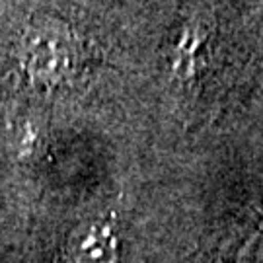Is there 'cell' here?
<instances>
[{"mask_svg": "<svg viewBox=\"0 0 263 263\" xmlns=\"http://www.w3.org/2000/svg\"><path fill=\"white\" fill-rule=\"evenodd\" d=\"M76 263H115L117 259V240L109 228H92L88 234L76 240Z\"/></svg>", "mask_w": 263, "mask_h": 263, "instance_id": "6da1fadb", "label": "cell"}]
</instances>
